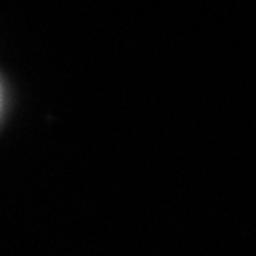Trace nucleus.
<instances>
[{
  "label": "nucleus",
  "mask_w": 256,
  "mask_h": 256,
  "mask_svg": "<svg viewBox=\"0 0 256 256\" xmlns=\"http://www.w3.org/2000/svg\"><path fill=\"white\" fill-rule=\"evenodd\" d=\"M0 107H2V89H0Z\"/></svg>",
  "instance_id": "f257e3e1"
}]
</instances>
